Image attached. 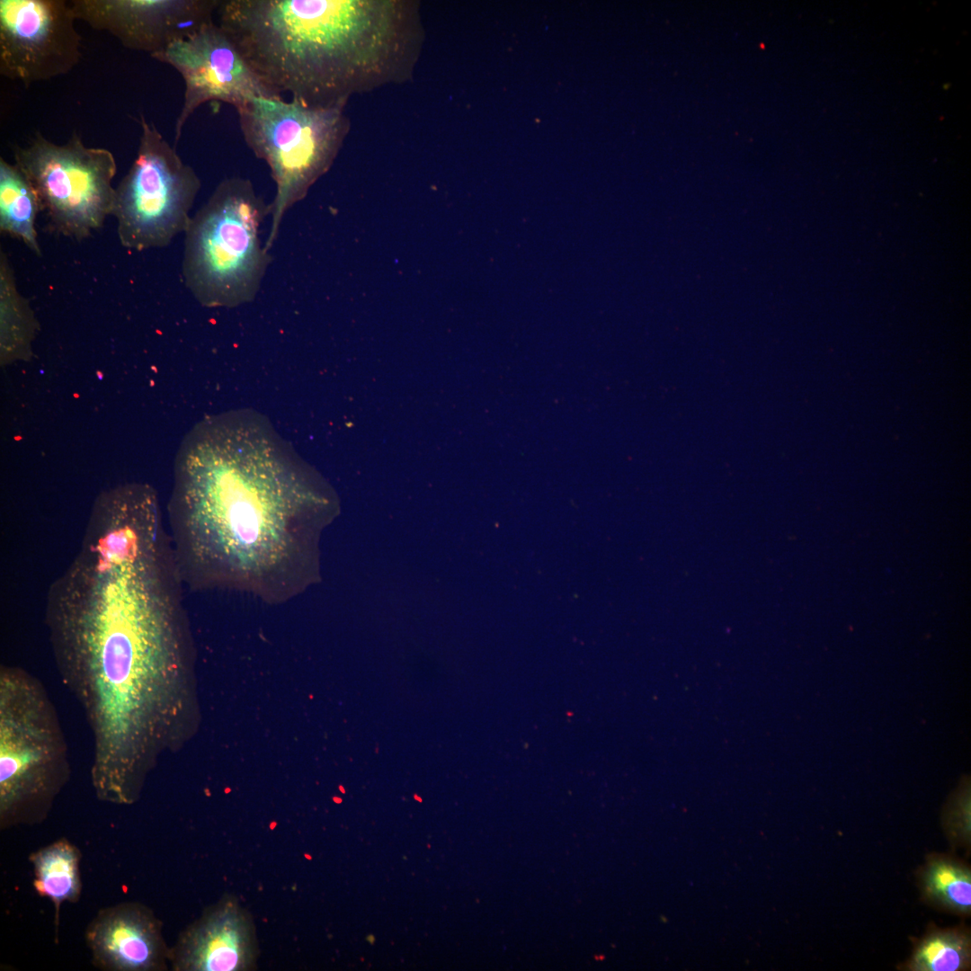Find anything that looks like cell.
I'll list each match as a JSON object with an SVG mask.
<instances>
[{"label":"cell","mask_w":971,"mask_h":971,"mask_svg":"<svg viewBox=\"0 0 971 971\" xmlns=\"http://www.w3.org/2000/svg\"><path fill=\"white\" fill-rule=\"evenodd\" d=\"M173 583L152 564L102 560L49 596L46 623L64 685L87 721L95 797L137 803L167 724L173 662Z\"/></svg>","instance_id":"6da1fadb"},{"label":"cell","mask_w":971,"mask_h":971,"mask_svg":"<svg viewBox=\"0 0 971 971\" xmlns=\"http://www.w3.org/2000/svg\"><path fill=\"white\" fill-rule=\"evenodd\" d=\"M216 22L274 95L314 107L407 79L423 41L411 1L220 0Z\"/></svg>","instance_id":"7a4b0ae2"},{"label":"cell","mask_w":971,"mask_h":971,"mask_svg":"<svg viewBox=\"0 0 971 971\" xmlns=\"http://www.w3.org/2000/svg\"><path fill=\"white\" fill-rule=\"evenodd\" d=\"M254 481L240 471L188 464L173 525L181 575L263 586L291 572L298 512Z\"/></svg>","instance_id":"3957f363"},{"label":"cell","mask_w":971,"mask_h":971,"mask_svg":"<svg viewBox=\"0 0 971 971\" xmlns=\"http://www.w3.org/2000/svg\"><path fill=\"white\" fill-rule=\"evenodd\" d=\"M68 745L42 682L0 667V829L43 823L68 783Z\"/></svg>","instance_id":"277c9868"},{"label":"cell","mask_w":971,"mask_h":971,"mask_svg":"<svg viewBox=\"0 0 971 971\" xmlns=\"http://www.w3.org/2000/svg\"><path fill=\"white\" fill-rule=\"evenodd\" d=\"M270 204L248 178L223 179L184 231L182 276L202 306L235 307L256 298L272 262L261 239Z\"/></svg>","instance_id":"5b68a950"},{"label":"cell","mask_w":971,"mask_h":971,"mask_svg":"<svg viewBox=\"0 0 971 971\" xmlns=\"http://www.w3.org/2000/svg\"><path fill=\"white\" fill-rule=\"evenodd\" d=\"M236 111L245 144L267 164L275 183L264 242L270 251L285 214L333 165L350 120L344 106L314 107L283 98L256 97Z\"/></svg>","instance_id":"8992f818"},{"label":"cell","mask_w":971,"mask_h":971,"mask_svg":"<svg viewBox=\"0 0 971 971\" xmlns=\"http://www.w3.org/2000/svg\"><path fill=\"white\" fill-rule=\"evenodd\" d=\"M13 159L32 184L51 232L80 241L111 216L117 163L110 150L86 146L77 133L57 144L38 132L13 147Z\"/></svg>","instance_id":"52a82bcc"},{"label":"cell","mask_w":971,"mask_h":971,"mask_svg":"<svg viewBox=\"0 0 971 971\" xmlns=\"http://www.w3.org/2000/svg\"><path fill=\"white\" fill-rule=\"evenodd\" d=\"M136 157L115 187L111 216L120 244L133 252L169 245L184 233L201 183L143 114Z\"/></svg>","instance_id":"ba28073f"},{"label":"cell","mask_w":971,"mask_h":971,"mask_svg":"<svg viewBox=\"0 0 971 971\" xmlns=\"http://www.w3.org/2000/svg\"><path fill=\"white\" fill-rule=\"evenodd\" d=\"M71 0H0V75L29 86L69 73L82 58Z\"/></svg>","instance_id":"9c48e42d"},{"label":"cell","mask_w":971,"mask_h":971,"mask_svg":"<svg viewBox=\"0 0 971 971\" xmlns=\"http://www.w3.org/2000/svg\"><path fill=\"white\" fill-rule=\"evenodd\" d=\"M151 58L174 68L184 83L183 102L174 125V147L189 118L205 102H222L237 110L256 97L279 98L264 85L216 20Z\"/></svg>","instance_id":"30bf717a"},{"label":"cell","mask_w":971,"mask_h":971,"mask_svg":"<svg viewBox=\"0 0 971 971\" xmlns=\"http://www.w3.org/2000/svg\"><path fill=\"white\" fill-rule=\"evenodd\" d=\"M76 20L151 57L216 20L220 0H71Z\"/></svg>","instance_id":"8fae6325"},{"label":"cell","mask_w":971,"mask_h":971,"mask_svg":"<svg viewBox=\"0 0 971 971\" xmlns=\"http://www.w3.org/2000/svg\"><path fill=\"white\" fill-rule=\"evenodd\" d=\"M258 955L253 918L226 895L179 934L169 962L174 971H247L256 967Z\"/></svg>","instance_id":"7c38bea8"},{"label":"cell","mask_w":971,"mask_h":971,"mask_svg":"<svg viewBox=\"0 0 971 971\" xmlns=\"http://www.w3.org/2000/svg\"><path fill=\"white\" fill-rule=\"evenodd\" d=\"M93 965L103 971L166 970L170 948L148 906L122 902L98 911L85 931Z\"/></svg>","instance_id":"4fadbf2b"},{"label":"cell","mask_w":971,"mask_h":971,"mask_svg":"<svg viewBox=\"0 0 971 971\" xmlns=\"http://www.w3.org/2000/svg\"><path fill=\"white\" fill-rule=\"evenodd\" d=\"M81 858L77 846L64 837L29 856L33 871V887L40 896L49 899L54 906L56 939L61 906L64 903L76 904L81 897Z\"/></svg>","instance_id":"5bb4252c"},{"label":"cell","mask_w":971,"mask_h":971,"mask_svg":"<svg viewBox=\"0 0 971 971\" xmlns=\"http://www.w3.org/2000/svg\"><path fill=\"white\" fill-rule=\"evenodd\" d=\"M40 207L28 177L15 163L0 157V231L41 256L35 222Z\"/></svg>","instance_id":"9a60e30c"},{"label":"cell","mask_w":971,"mask_h":971,"mask_svg":"<svg viewBox=\"0 0 971 971\" xmlns=\"http://www.w3.org/2000/svg\"><path fill=\"white\" fill-rule=\"evenodd\" d=\"M0 323L2 360L30 357L39 324L29 301L18 290L13 265L3 249L0 250Z\"/></svg>","instance_id":"2e32d148"},{"label":"cell","mask_w":971,"mask_h":971,"mask_svg":"<svg viewBox=\"0 0 971 971\" xmlns=\"http://www.w3.org/2000/svg\"><path fill=\"white\" fill-rule=\"evenodd\" d=\"M967 943L951 933H938L926 939L917 949L914 967L925 971H956L968 958Z\"/></svg>","instance_id":"e0dca14e"},{"label":"cell","mask_w":971,"mask_h":971,"mask_svg":"<svg viewBox=\"0 0 971 971\" xmlns=\"http://www.w3.org/2000/svg\"><path fill=\"white\" fill-rule=\"evenodd\" d=\"M932 895L958 910L971 905V881L967 872L949 862L933 864L926 877Z\"/></svg>","instance_id":"ac0fdd59"}]
</instances>
